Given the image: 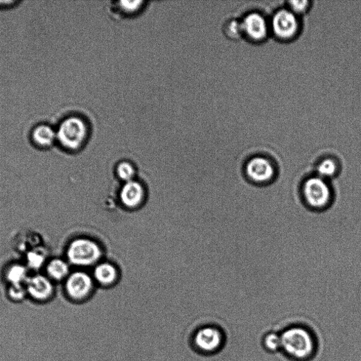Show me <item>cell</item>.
Listing matches in <instances>:
<instances>
[{
  "label": "cell",
  "instance_id": "1",
  "mask_svg": "<svg viewBox=\"0 0 361 361\" xmlns=\"http://www.w3.org/2000/svg\"><path fill=\"white\" fill-rule=\"evenodd\" d=\"M281 351L293 361H308L315 355L317 340L311 331L302 326H292L280 333Z\"/></svg>",
  "mask_w": 361,
  "mask_h": 361
},
{
  "label": "cell",
  "instance_id": "2",
  "mask_svg": "<svg viewBox=\"0 0 361 361\" xmlns=\"http://www.w3.org/2000/svg\"><path fill=\"white\" fill-rule=\"evenodd\" d=\"M104 256V250L97 240L86 236L73 238L66 249L69 263L79 268L95 267Z\"/></svg>",
  "mask_w": 361,
  "mask_h": 361
},
{
  "label": "cell",
  "instance_id": "3",
  "mask_svg": "<svg viewBox=\"0 0 361 361\" xmlns=\"http://www.w3.org/2000/svg\"><path fill=\"white\" fill-rule=\"evenodd\" d=\"M57 132V142L65 150L76 152L87 144L89 127L86 120L78 116H71L62 120Z\"/></svg>",
  "mask_w": 361,
  "mask_h": 361
},
{
  "label": "cell",
  "instance_id": "4",
  "mask_svg": "<svg viewBox=\"0 0 361 361\" xmlns=\"http://www.w3.org/2000/svg\"><path fill=\"white\" fill-rule=\"evenodd\" d=\"M92 274L84 270L71 272L64 282L63 293L71 302L82 304L89 301L96 290Z\"/></svg>",
  "mask_w": 361,
  "mask_h": 361
},
{
  "label": "cell",
  "instance_id": "5",
  "mask_svg": "<svg viewBox=\"0 0 361 361\" xmlns=\"http://www.w3.org/2000/svg\"><path fill=\"white\" fill-rule=\"evenodd\" d=\"M302 191L307 205L315 210L326 208L333 197L332 189L327 180L318 176L308 178L303 185Z\"/></svg>",
  "mask_w": 361,
  "mask_h": 361
},
{
  "label": "cell",
  "instance_id": "6",
  "mask_svg": "<svg viewBox=\"0 0 361 361\" xmlns=\"http://www.w3.org/2000/svg\"><path fill=\"white\" fill-rule=\"evenodd\" d=\"M193 347L200 353L210 355L222 350L225 335L222 329L215 326L199 328L193 335Z\"/></svg>",
  "mask_w": 361,
  "mask_h": 361
},
{
  "label": "cell",
  "instance_id": "7",
  "mask_svg": "<svg viewBox=\"0 0 361 361\" xmlns=\"http://www.w3.org/2000/svg\"><path fill=\"white\" fill-rule=\"evenodd\" d=\"M25 286L28 299L35 303H49L57 294L55 283L45 273L30 274Z\"/></svg>",
  "mask_w": 361,
  "mask_h": 361
},
{
  "label": "cell",
  "instance_id": "8",
  "mask_svg": "<svg viewBox=\"0 0 361 361\" xmlns=\"http://www.w3.org/2000/svg\"><path fill=\"white\" fill-rule=\"evenodd\" d=\"M118 198L120 206L123 209L130 211H137L146 202V188L137 179L123 183L118 189Z\"/></svg>",
  "mask_w": 361,
  "mask_h": 361
},
{
  "label": "cell",
  "instance_id": "9",
  "mask_svg": "<svg viewBox=\"0 0 361 361\" xmlns=\"http://www.w3.org/2000/svg\"><path fill=\"white\" fill-rule=\"evenodd\" d=\"M274 35L280 39L289 41L298 33L299 24L297 15L289 10H281L274 15L272 21Z\"/></svg>",
  "mask_w": 361,
  "mask_h": 361
},
{
  "label": "cell",
  "instance_id": "10",
  "mask_svg": "<svg viewBox=\"0 0 361 361\" xmlns=\"http://www.w3.org/2000/svg\"><path fill=\"white\" fill-rule=\"evenodd\" d=\"M249 179L257 184H265L273 179L275 169L273 164L266 157H255L249 160L245 168Z\"/></svg>",
  "mask_w": 361,
  "mask_h": 361
},
{
  "label": "cell",
  "instance_id": "11",
  "mask_svg": "<svg viewBox=\"0 0 361 361\" xmlns=\"http://www.w3.org/2000/svg\"><path fill=\"white\" fill-rule=\"evenodd\" d=\"M92 276L98 288L107 289L117 284L120 272L114 264L105 261L94 267Z\"/></svg>",
  "mask_w": 361,
  "mask_h": 361
},
{
  "label": "cell",
  "instance_id": "12",
  "mask_svg": "<svg viewBox=\"0 0 361 361\" xmlns=\"http://www.w3.org/2000/svg\"><path fill=\"white\" fill-rule=\"evenodd\" d=\"M244 34L254 42H262L268 33L267 23L259 13L248 15L242 22Z\"/></svg>",
  "mask_w": 361,
  "mask_h": 361
},
{
  "label": "cell",
  "instance_id": "13",
  "mask_svg": "<svg viewBox=\"0 0 361 361\" xmlns=\"http://www.w3.org/2000/svg\"><path fill=\"white\" fill-rule=\"evenodd\" d=\"M144 1L111 2L109 7L110 15L118 19L136 16L145 8Z\"/></svg>",
  "mask_w": 361,
  "mask_h": 361
},
{
  "label": "cell",
  "instance_id": "14",
  "mask_svg": "<svg viewBox=\"0 0 361 361\" xmlns=\"http://www.w3.org/2000/svg\"><path fill=\"white\" fill-rule=\"evenodd\" d=\"M44 268L45 274L55 284L64 283L71 272V265L67 259L62 258H54L49 260Z\"/></svg>",
  "mask_w": 361,
  "mask_h": 361
},
{
  "label": "cell",
  "instance_id": "15",
  "mask_svg": "<svg viewBox=\"0 0 361 361\" xmlns=\"http://www.w3.org/2000/svg\"><path fill=\"white\" fill-rule=\"evenodd\" d=\"M31 139L36 147L49 148L57 142V132L49 125H39L33 130Z\"/></svg>",
  "mask_w": 361,
  "mask_h": 361
},
{
  "label": "cell",
  "instance_id": "16",
  "mask_svg": "<svg viewBox=\"0 0 361 361\" xmlns=\"http://www.w3.org/2000/svg\"><path fill=\"white\" fill-rule=\"evenodd\" d=\"M29 276V269L27 266L18 263L10 265L5 272L8 285H25Z\"/></svg>",
  "mask_w": 361,
  "mask_h": 361
},
{
  "label": "cell",
  "instance_id": "17",
  "mask_svg": "<svg viewBox=\"0 0 361 361\" xmlns=\"http://www.w3.org/2000/svg\"><path fill=\"white\" fill-rule=\"evenodd\" d=\"M114 172L118 181L123 184L137 178V168L128 159L119 160L114 168Z\"/></svg>",
  "mask_w": 361,
  "mask_h": 361
},
{
  "label": "cell",
  "instance_id": "18",
  "mask_svg": "<svg viewBox=\"0 0 361 361\" xmlns=\"http://www.w3.org/2000/svg\"><path fill=\"white\" fill-rule=\"evenodd\" d=\"M49 261L47 255L41 249H34L26 255V263L25 264L29 270L36 272L42 268L45 267Z\"/></svg>",
  "mask_w": 361,
  "mask_h": 361
},
{
  "label": "cell",
  "instance_id": "19",
  "mask_svg": "<svg viewBox=\"0 0 361 361\" xmlns=\"http://www.w3.org/2000/svg\"><path fill=\"white\" fill-rule=\"evenodd\" d=\"M317 176L324 179L334 177L338 173V166L333 159L326 158L317 167Z\"/></svg>",
  "mask_w": 361,
  "mask_h": 361
},
{
  "label": "cell",
  "instance_id": "20",
  "mask_svg": "<svg viewBox=\"0 0 361 361\" xmlns=\"http://www.w3.org/2000/svg\"><path fill=\"white\" fill-rule=\"evenodd\" d=\"M261 342L263 348L269 353H274L281 351L280 333L268 332L263 335Z\"/></svg>",
  "mask_w": 361,
  "mask_h": 361
},
{
  "label": "cell",
  "instance_id": "21",
  "mask_svg": "<svg viewBox=\"0 0 361 361\" xmlns=\"http://www.w3.org/2000/svg\"><path fill=\"white\" fill-rule=\"evenodd\" d=\"M6 293L13 303H22L28 299L25 285H9Z\"/></svg>",
  "mask_w": 361,
  "mask_h": 361
},
{
  "label": "cell",
  "instance_id": "22",
  "mask_svg": "<svg viewBox=\"0 0 361 361\" xmlns=\"http://www.w3.org/2000/svg\"><path fill=\"white\" fill-rule=\"evenodd\" d=\"M223 31L225 35L231 39H238L244 35V30L242 22L236 20L228 21L223 27Z\"/></svg>",
  "mask_w": 361,
  "mask_h": 361
},
{
  "label": "cell",
  "instance_id": "23",
  "mask_svg": "<svg viewBox=\"0 0 361 361\" xmlns=\"http://www.w3.org/2000/svg\"><path fill=\"white\" fill-rule=\"evenodd\" d=\"M309 1H290L288 3L290 10L295 15L306 12L310 8Z\"/></svg>",
  "mask_w": 361,
  "mask_h": 361
},
{
  "label": "cell",
  "instance_id": "24",
  "mask_svg": "<svg viewBox=\"0 0 361 361\" xmlns=\"http://www.w3.org/2000/svg\"><path fill=\"white\" fill-rule=\"evenodd\" d=\"M18 2L15 1H0V7L1 8H8V6H11L13 4H17Z\"/></svg>",
  "mask_w": 361,
  "mask_h": 361
}]
</instances>
